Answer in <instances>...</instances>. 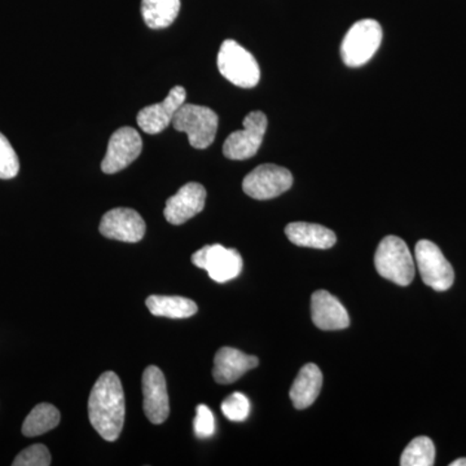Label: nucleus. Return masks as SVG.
Segmentation results:
<instances>
[{"label": "nucleus", "instance_id": "1", "mask_svg": "<svg viewBox=\"0 0 466 466\" xmlns=\"http://www.w3.org/2000/svg\"><path fill=\"white\" fill-rule=\"evenodd\" d=\"M125 394L121 380L115 372L103 373L92 388L88 417L103 440L115 441L125 424Z\"/></svg>", "mask_w": 466, "mask_h": 466}, {"label": "nucleus", "instance_id": "2", "mask_svg": "<svg viewBox=\"0 0 466 466\" xmlns=\"http://www.w3.org/2000/svg\"><path fill=\"white\" fill-rule=\"evenodd\" d=\"M377 272L391 283L407 287L415 279V260L406 242L397 236H386L376 250Z\"/></svg>", "mask_w": 466, "mask_h": 466}, {"label": "nucleus", "instance_id": "3", "mask_svg": "<svg viewBox=\"0 0 466 466\" xmlns=\"http://www.w3.org/2000/svg\"><path fill=\"white\" fill-rule=\"evenodd\" d=\"M218 69L227 81L241 88L254 87L260 79V69L256 58L232 39H227L220 46Z\"/></svg>", "mask_w": 466, "mask_h": 466}, {"label": "nucleus", "instance_id": "4", "mask_svg": "<svg viewBox=\"0 0 466 466\" xmlns=\"http://www.w3.org/2000/svg\"><path fill=\"white\" fill-rule=\"evenodd\" d=\"M219 118L208 106L184 103L173 119L175 130L188 135L189 144L196 149H207L216 139Z\"/></svg>", "mask_w": 466, "mask_h": 466}, {"label": "nucleus", "instance_id": "5", "mask_svg": "<svg viewBox=\"0 0 466 466\" xmlns=\"http://www.w3.org/2000/svg\"><path fill=\"white\" fill-rule=\"evenodd\" d=\"M382 42V27L372 18L358 21L350 27L341 45L343 63L350 67L367 64Z\"/></svg>", "mask_w": 466, "mask_h": 466}, {"label": "nucleus", "instance_id": "6", "mask_svg": "<svg viewBox=\"0 0 466 466\" xmlns=\"http://www.w3.org/2000/svg\"><path fill=\"white\" fill-rule=\"evenodd\" d=\"M244 128L235 131L227 137L223 144V155L227 158L242 161L253 157L262 146L267 130L265 113L256 110L245 116L242 122Z\"/></svg>", "mask_w": 466, "mask_h": 466}, {"label": "nucleus", "instance_id": "7", "mask_svg": "<svg viewBox=\"0 0 466 466\" xmlns=\"http://www.w3.org/2000/svg\"><path fill=\"white\" fill-rule=\"evenodd\" d=\"M415 257L420 275L425 285L437 291H446L452 287L455 272L434 242L429 240L417 242Z\"/></svg>", "mask_w": 466, "mask_h": 466}, {"label": "nucleus", "instance_id": "8", "mask_svg": "<svg viewBox=\"0 0 466 466\" xmlns=\"http://www.w3.org/2000/svg\"><path fill=\"white\" fill-rule=\"evenodd\" d=\"M293 186V175L278 165H260L245 177L242 189L256 200H271Z\"/></svg>", "mask_w": 466, "mask_h": 466}, {"label": "nucleus", "instance_id": "9", "mask_svg": "<svg viewBox=\"0 0 466 466\" xmlns=\"http://www.w3.org/2000/svg\"><path fill=\"white\" fill-rule=\"evenodd\" d=\"M193 265L205 269L211 280L227 283L241 274L242 258L236 249L223 245H207L192 256Z\"/></svg>", "mask_w": 466, "mask_h": 466}, {"label": "nucleus", "instance_id": "10", "mask_svg": "<svg viewBox=\"0 0 466 466\" xmlns=\"http://www.w3.org/2000/svg\"><path fill=\"white\" fill-rule=\"evenodd\" d=\"M142 149V137L135 128L128 126L118 128L110 137L106 157L101 162V170L106 174L119 173L139 157Z\"/></svg>", "mask_w": 466, "mask_h": 466}, {"label": "nucleus", "instance_id": "11", "mask_svg": "<svg viewBox=\"0 0 466 466\" xmlns=\"http://www.w3.org/2000/svg\"><path fill=\"white\" fill-rule=\"evenodd\" d=\"M187 91L182 86H175L161 103L146 106L137 113V125L144 133L156 135L167 130L173 124L175 115L186 103Z\"/></svg>", "mask_w": 466, "mask_h": 466}, {"label": "nucleus", "instance_id": "12", "mask_svg": "<svg viewBox=\"0 0 466 466\" xmlns=\"http://www.w3.org/2000/svg\"><path fill=\"white\" fill-rule=\"evenodd\" d=\"M146 222L133 208H116L109 210L100 223V233L106 238L124 242H139L146 235Z\"/></svg>", "mask_w": 466, "mask_h": 466}, {"label": "nucleus", "instance_id": "13", "mask_svg": "<svg viewBox=\"0 0 466 466\" xmlns=\"http://www.w3.org/2000/svg\"><path fill=\"white\" fill-rule=\"evenodd\" d=\"M143 408L152 424L167 421L170 413V403L167 380L158 367L149 366L143 373Z\"/></svg>", "mask_w": 466, "mask_h": 466}, {"label": "nucleus", "instance_id": "14", "mask_svg": "<svg viewBox=\"0 0 466 466\" xmlns=\"http://www.w3.org/2000/svg\"><path fill=\"white\" fill-rule=\"evenodd\" d=\"M207 202V189L200 183H188L171 196L165 207L164 216L168 223L180 226L201 213Z\"/></svg>", "mask_w": 466, "mask_h": 466}, {"label": "nucleus", "instance_id": "15", "mask_svg": "<svg viewBox=\"0 0 466 466\" xmlns=\"http://www.w3.org/2000/svg\"><path fill=\"white\" fill-rule=\"evenodd\" d=\"M311 317L321 330L346 329L350 325L348 309L327 290H318L312 294Z\"/></svg>", "mask_w": 466, "mask_h": 466}, {"label": "nucleus", "instance_id": "16", "mask_svg": "<svg viewBox=\"0 0 466 466\" xmlns=\"http://www.w3.org/2000/svg\"><path fill=\"white\" fill-rule=\"evenodd\" d=\"M258 364V358L254 355L244 354L238 349L222 348L214 358V380L220 385H229Z\"/></svg>", "mask_w": 466, "mask_h": 466}, {"label": "nucleus", "instance_id": "17", "mask_svg": "<svg viewBox=\"0 0 466 466\" xmlns=\"http://www.w3.org/2000/svg\"><path fill=\"white\" fill-rule=\"evenodd\" d=\"M323 386V373L317 364H306L291 385L289 397L297 410H306L315 403Z\"/></svg>", "mask_w": 466, "mask_h": 466}, {"label": "nucleus", "instance_id": "18", "mask_svg": "<svg viewBox=\"0 0 466 466\" xmlns=\"http://www.w3.org/2000/svg\"><path fill=\"white\" fill-rule=\"evenodd\" d=\"M285 235L297 247L312 249H330L337 241L336 233L332 229L314 223H289L285 228Z\"/></svg>", "mask_w": 466, "mask_h": 466}, {"label": "nucleus", "instance_id": "19", "mask_svg": "<svg viewBox=\"0 0 466 466\" xmlns=\"http://www.w3.org/2000/svg\"><path fill=\"white\" fill-rule=\"evenodd\" d=\"M146 303L150 314L159 318L187 319L198 311L196 302L184 297L150 296Z\"/></svg>", "mask_w": 466, "mask_h": 466}, {"label": "nucleus", "instance_id": "20", "mask_svg": "<svg viewBox=\"0 0 466 466\" xmlns=\"http://www.w3.org/2000/svg\"><path fill=\"white\" fill-rule=\"evenodd\" d=\"M180 11V0H143L142 15L150 29H165Z\"/></svg>", "mask_w": 466, "mask_h": 466}, {"label": "nucleus", "instance_id": "21", "mask_svg": "<svg viewBox=\"0 0 466 466\" xmlns=\"http://www.w3.org/2000/svg\"><path fill=\"white\" fill-rule=\"evenodd\" d=\"M60 424V412L56 407L48 403H41L34 407L27 415L23 425V434L25 437H39L56 428Z\"/></svg>", "mask_w": 466, "mask_h": 466}, {"label": "nucleus", "instance_id": "22", "mask_svg": "<svg viewBox=\"0 0 466 466\" xmlns=\"http://www.w3.org/2000/svg\"><path fill=\"white\" fill-rule=\"evenodd\" d=\"M435 461L433 441L428 437L415 438L401 453V466H431Z\"/></svg>", "mask_w": 466, "mask_h": 466}, {"label": "nucleus", "instance_id": "23", "mask_svg": "<svg viewBox=\"0 0 466 466\" xmlns=\"http://www.w3.org/2000/svg\"><path fill=\"white\" fill-rule=\"evenodd\" d=\"M222 412L229 421H245L250 415V401L242 392H233L223 400Z\"/></svg>", "mask_w": 466, "mask_h": 466}, {"label": "nucleus", "instance_id": "24", "mask_svg": "<svg viewBox=\"0 0 466 466\" xmlns=\"http://www.w3.org/2000/svg\"><path fill=\"white\" fill-rule=\"evenodd\" d=\"M20 171V162L7 137L0 133V179H12Z\"/></svg>", "mask_w": 466, "mask_h": 466}, {"label": "nucleus", "instance_id": "25", "mask_svg": "<svg viewBox=\"0 0 466 466\" xmlns=\"http://www.w3.org/2000/svg\"><path fill=\"white\" fill-rule=\"evenodd\" d=\"M14 466H48L51 465V453L43 444H33L23 452L18 453L17 458L12 462Z\"/></svg>", "mask_w": 466, "mask_h": 466}, {"label": "nucleus", "instance_id": "26", "mask_svg": "<svg viewBox=\"0 0 466 466\" xmlns=\"http://www.w3.org/2000/svg\"><path fill=\"white\" fill-rule=\"evenodd\" d=\"M216 433V419L210 408L200 404L196 408L195 434L200 440H208Z\"/></svg>", "mask_w": 466, "mask_h": 466}, {"label": "nucleus", "instance_id": "27", "mask_svg": "<svg viewBox=\"0 0 466 466\" xmlns=\"http://www.w3.org/2000/svg\"><path fill=\"white\" fill-rule=\"evenodd\" d=\"M450 466H466V459L455 460V461L451 462Z\"/></svg>", "mask_w": 466, "mask_h": 466}]
</instances>
